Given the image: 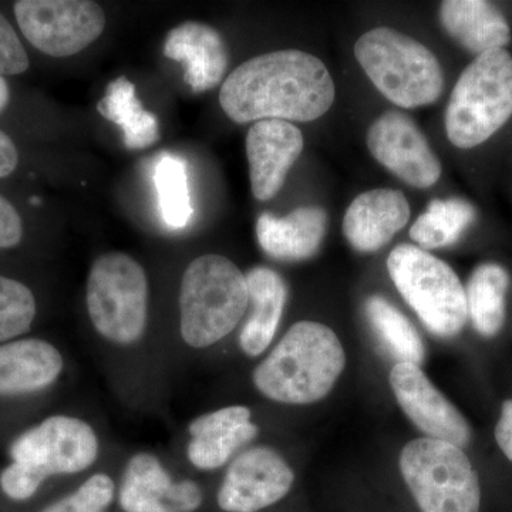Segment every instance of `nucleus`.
Listing matches in <instances>:
<instances>
[{"label":"nucleus","instance_id":"nucleus-1","mask_svg":"<svg viewBox=\"0 0 512 512\" xmlns=\"http://www.w3.org/2000/svg\"><path fill=\"white\" fill-rule=\"evenodd\" d=\"M335 84L318 57L301 50H278L238 66L222 84L220 103L229 119L313 121L328 113Z\"/></svg>","mask_w":512,"mask_h":512},{"label":"nucleus","instance_id":"nucleus-2","mask_svg":"<svg viewBox=\"0 0 512 512\" xmlns=\"http://www.w3.org/2000/svg\"><path fill=\"white\" fill-rule=\"evenodd\" d=\"M346 365L336 333L322 323H295L256 366L252 380L266 399L311 404L328 396Z\"/></svg>","mask_w":512,"mask_h":512},{"label":"nucleus","instance_id":"nucleus-3","mask_svg":"<svg viewBox=\"0 0 512 512\" xmlns=\"http://www.w3.org/2000/svg\"><path fill=\"white\" fill-rule=\"evenodd\" d=\"M99 451V439L89 423L72 416L49 417L13 441V463L0 474V488L10 500H29L47 478L92 467Z\"/></svg>","mask_w":512,"mask_h":512},{"label":"nucleus","instance_id":"nucleus-4","mask_svg":"<svg viewBox=\"0 0 512 512\" xmlns=\"http://www.w3.org/2000/svg\"><path fill=\"white\" fill-rule=\"evenodd\" d=\"M249 305L247 276L222 255H202L188 265L180 288L181 338L205 349L227 338Z\"/></svg>","mask_w":512,"mask_h":512},{"label":"nucleus","instance_id":"nucleus-5","mask_svg":"<svg viewBox=\"0 0 512 512\" xmlns=\"http://www.w3.org/2000/svg\"><path fill=\"white\" fill-rule=\"evenodd\" d=\"M355 56L376 89L403 109L429 106L443 93L439 60L413 37L372 29L357 40Z\"/></svg>","mask_w":512,"mask_h":512},{"label":"nucleus","instance_id":"nucleus-6","mask_svg":"<svg viewBox=\"0 0 512 512\" xmlns=\"http://www.w3.org/2000/svg\"><path fill=\"white\" fill-rule=\"evenodd\" d=\"M512 116V56L505 49L483 53L468 64L446 111L453 146L468 150L494 136Z\"/></svg>","mask_w":512,"mask_h":512},{"label":"nucleus","instance_id":"nucleus-7","mask_svg":"<svg viewBox=\"0 0 512 512\" xmlns=\"http://www.w3.org/2000/svg\"><path fill=\"white\" fill-rule=\"evenodd\" d=\"M387 271L407 305L437 338L450 339L466 326V288L450 265L414 245L390 252Z\"/></svg>","mask_w":512,"mask_h":512},{"label":"nucleus","instance_id":"nucleus-8","mask_svg":"<svg viewBox=\"0 0 512 512\" xmlns=\"http://www.w3.org/2000/svg\"><path fill=\"white\" fill-rule=\"evenodd\" d=\"M148 293L146 272L136 259L123 252L99 256L87 278L86 306L101 338L120 346L143 338Z\"/></svg>","mask_w":512,"mask_h":512},{"label":"nucleus","instance_id":"nucleus-9","mask_svg":"<svg viewBox=\"0 0 512 512\" xmlns=\"http://www.w3.org/2000/svg\"><path fill=\"white\" fill-rule=\"evenodd\" d=\"M400 470L421 511L480 512V481L460 447L430 437L410 441Z\"/></svg>","mask_w":512,"mask_h":512},{"label":"nucleus","instance_id":"nucleus-10","mask_svg":"<svg viewBox=\"0 0 512 512\" xmlns=\"http://www.w3.org/2000/svg\"><path fill=\"white\" fill-rule=\"evenodd\" d=\"M15 16L30 45L52 57L77 55L106 28L103 9L90 0H20Z\"/></svg>","mask_w":512,"mask_h":512},{"label":"nucleus","instance_id":"nucleus-11","mask_svg":"<svg viewBox=\"0 0 512 512\" xmlns=\"http://www.w3.org/2000/svg\"><path fill=\"white\" fill-rule=\"evenodd\" d=\"M295 474L271 447L242 451L229 464L218 491V504L228 512H255L281 501L291 491Z\"/></svg>","mask_w":512,"mask_h":512},{"label":"nucleus","instance_id":"nucleus-12","mask_svg":"<svg viewBox=\"0 0 512 512\" xmlns=\"http://www.w3.org/2000/svg\"><path fill=\"white\" fill-rule=\"evenodd\" d=\"M367 147L390 173L416 188L439 181L441 164L412 119L397 111L380 116L367 131Z\"/></svg>","mask_w":512,"mask_h":512},{"label":"nucleus","instance_id":"nucleus-13","mask_svg":"<svg viewBox=\"0 0 512 512\" xmlns=\"http://www.w3.org/2000/svg\"><path fill=\"white\" fill-rule=\"evenodd\" d=\"M390 386L403 412L427 437L460 448L470 444L466 417L437 390L420 366L397 363L390 372Z\"/></svg>","mask_w":512,"mask_h":512},{"label":"nucleus","instance_id":"nucleus-14","mask_svg":"<svg viewBox=\"0 0 512 512\" xmlns=\"http://www.w3.org/2000/svg\"><path fill=\"white\" fill-rule=\"evenodd\" d=\"M202 498L200 485L173 480L153 454L138 453L124 468L119 491L124 512H194Z\"/></svg>","mask_w":512,"mask_h":512},{"label":"nucleus","instance_id":"nucleus-15","mask_svg":"<svg viewBox=\"0 0 512 512\" xmlns=\"http://www.w3.org/2000/svg\"><path fill=\"white\" fill-rule=\"evenodd\" d=\"M303 136L289 121H256L247 136V157L252 194L256 200H272L303 150Z\"/></svg>","mask_w":512,"mask_h":512},{"label":"nucleus","instance_id":"nucleus-16","mask_svg":"<svg viewBox=\"0 0 512 512\" xmlns=\"http://www.w3.org/2000/svg\"><path fill=\"white\" fill-rule=\"evenodd\" d=\"M251 417L248 407L229 406L192 420L187 446L192 466L202 471L225 466L237 451L258 436V426Z\"/></svg>","mask_w":512,"mask_h":512},{"label":"nucleus","instance_id":"nucleus-17","mask_svg":"<svg viewBox=\"0 0 512 512\" xmlns=\"http://www.w3.org/2000/svg\"><path fill=\"white\" fill-rule=\"evenodd\" d=\"M410 220L403 192L379 188L353 200L343 218V234L356 251L375 252L392 241Z\"/></svg>","mask_w":512,"mask_h":512},{"label":"nucleus","instance_id":"nucleus-18","mask_svg":"<svg viewBox=\"0 0 512 512\" xmlns=\"http://www.w3.org/2000/svg\"><path fill=\"white\" fill-rule=\"evenodd\" d=\"M164 56L184 64V82L194 93L214 89L227 73V46L220 33L204 23L185 22L171 30Z\"/></svg>","mask_w":512,"mask_h":512},{"label":"nucleus","instance_id":"nucleus-19","mask_svg":"<svg viewBox=\"0 0 512 512\" xmlns=\"http://www.w3.org/2000/svg\"><path fill=\"white\" fill-rule=\"evenodd\" d=\"M62 353L42 339H19L0 345V397L40 392L62 375Z\"/></svg>","mask_w":512,"mask_h":512},{"label":"nucleus","instance_id":"nucleus-20","mask_svg":"<svg viewBox=\"0 0 512 512\" xmlns=\"http://www.w3.org/2000/svg\"><path fill=\"white\" fill-rule=\"evenodd\" d=\"M328 227V215L318 207H303L284 218L262 214L256 237L262 251L276 261L299 262L319 251Z\"/></svg>","mask_w":512,"mask_h":512},{"label":"nucleus","instance_id":"nucleus-21","mask_svg":"<svg viewBox=\"0 0 512 512\" xmlns=\"http://www.w3.org/2000/svg\"><path fill=\"white\" fill-rule=\"evenodd\" d=\"M440 20L448 35L477 56L511 42L507 19L484 0H447L441 3Z\"/></svg>","mask_w":512,"mask_h":512},{"label":"nucleus","instance_id":"nucleus-22","mask_svg":"<svg viewBox=\"0 0 512 512\" xmlns=\"http://www.w3.org/2000/svg\"><path fill=\"white\" fill-rule=\"evenodd\" d=\"M245 276L252 311L239 333V346L245 355L256 357L262 355L275 338L288 289L282 276L265 266H256Z\"/></svg>","mask_w":512,"mask_h":512},{"label":"nucleus","instance_id":"nucleus-23","mask_svg":"<svg viewBox=\"0 0 512 512\" xmlns=\"http://www.w3.org/2000/svg\"><path fill=\"white\" fill-rule=\"evenodd\" d=\"M97 111L121 128L124 146L128 150H144L160 140L157 117L144 109L138 100L136 86L126 76H120L109 84L106 94L97 104Z\"/></svg>","mask_w":512,"mask_h":512},{"label":"nucleus","instance_id":"nucleus-24","mask_svg":"<svg viewBox=\"0 0 512 512\" xmlns=\"http://www.w3.org/2000/svg\"><path fill=\"white\" fill-rule=\"evenodd\" d=\"M507 269L493 262L477 266L466 288L468 318L484 338H494L505 322V298L510 288Z\"/></svg>","mask_w":512,"mask_h":512},{"label":"nucleus","instance_id":"nucleus-25","mask_svg":"<svg viewBox=\"0 0 512 512\" xmlns=\"http://www.w3.org/2000/svg\"><path fill=\"white\" fill-rule=\"evenodd\" d=\"M366 318L376 338L397 360L420 366L424 360V345L409 319L382 296H370L365 303Z\"/></svg>","mask_w":512,"mask_h":512},{"label":"nucleus","instance_id":"nucleus-26","mask_svg":"<svg viewBox=\"0 0 512 512\" xmlns=\"http://www.w3.org/2000/svg\"><path fill=\"white\" fill-rule=\"evenodd\" d=\"M476 220V210L467 201L434 200L417 218L410 237L421 249L446 248L456 244L464 231Z\"/></svg>","mask_w":512,"mask_h":512},{"label":"nucleus","instance_id":"nucleus-27","mask_svg":"<svg viewBox=\"0 0 512 512\" xmlns=\"http://www.w3.org/2000/svg\"><path fill=\"white\" fill-rule=\"evenodd\" d=\"M154 184L165 224L174 229L187 227L194 210L188 188L187 164L183 158L170 153L158 158Z\"/></svg>","mask_w":512,"mask_h":512},{"label":"nucleus","instance_id":"nucleus-28","mask_svg":"<svg viewBox=\"0 0 512 512\" xmlns=\"http://www.w3.org/2000/svg\"><path fill=\"white\" fill-rule=\"evenodd\" d=\"M35 316V296L28 286L0 276V343L28 332Z\"/></svg>","mask_w":512,"mask_h":512},{"label":"nucleus","instance_id":"nucleus-29","mask_svg":"<svg viewBox=\"0 0 512 512\" xmlns=\"http://www.w3.org/2000/svg\"><path fill=\"white\" fill-rule=\"evenodd\" d=\"M114 498V483L107 474L87 478L74 493L66 495L42 512H106Z\"/></svg>","mask_w":512,"mask_h":512},{"label":"nucleus","instance_id":"nucleus-30","mask_svg":"<svg viewBox=\"0 0 512 512\" xmlns=\"http://www.w3.org/2000/svg\"><path fill=\"white\" fill-rule=\"evenodd\" d=\"M29 69V57L25 47L10 26L5 16L0 13V76H16Z\"/></svg>","mask_w":512,"mask_h":512},{"label":"nucleus","instance_id":"nucleus-31","mask_svg":"<svg viewBox=\"0 0 512 512\" xmlns=\"http://www.w3.org/2000/svg\"><path fill=\"white\" fill-rule=\"evenodd\" d=\"M23 237L22 218L12 204L0 195V248L16 247Z\"/></svg>","mask_w":512,"mask_h":512},{"label":"nucleus","instance_id":"nucleus-32","mask_svg":"<svg viewBox=\"0 0 512 512\" xmlns=\"http://www.w3.org/2000/svg\"><path fill=\"white\" fill-rule=\"evenodd\" d=\"M495 440L505 457L512 461V399L503 404L500 420L495 427Z\"/></svg>","mask_w":512,"mask_h":512},{"label":"nucleus","instance_id":"nucleus-33","mask_svg":"<svg viewBox=\"0 0 512 512\" xmlns=\"http://www.w3.org/2000/svg\"><path fill=\"white\" fill-rule=\"evenodd\" d=\"M19 154L8 134L0 130V178L8 177L16 170Z\"/></svg>","mask_w":512,"mask_h":512},{"label":"nucleus","instance_id":"nucleus-34","mask_svg":"<svg viewBox=\"0 0 512 512\" xmlns=\"http://www.w3.org/2000/svg\"><path fill=\"white\" fill-rule=\"evenodd\" d=\"M10 99L9 86L6 83V80L0 76V111L5 109L8 106Z\"/></svg>","mask_w":512,"mask_h":512}]
</instances>
